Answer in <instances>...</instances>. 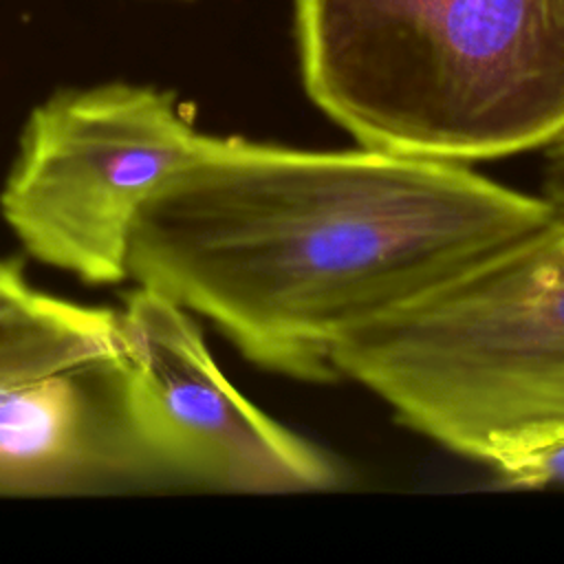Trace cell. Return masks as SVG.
<instances>
[{"label": "cell", "mask_w": 564, "mask_h": 564, "mask_svg": "<svg viewBox=\"0 0 564 564\" xmlns=\"http://www.w3.org/2000/svg\"><path fill=\"white\" fill-rule=\"evenodd\" d=\"M544 152V196L564 212V137Z\"/></svg>", "instance_id": "cell-8"}, {"label": "cell", "mask_w": 564, "mask_h": 564, "mask_svg": "<svg viewBox=\"0 0 564 564\" xmlns=\"http://www.w3.org/2000/svg\"><path fill=\"white\" fill-rule=\"evenodd\" d=\"M117 308L33 291L0 313V494L159 474L121 401Z\"/></svg>", "instance_id": "cell-6"}, {"label": "cell", "mask_w": 564, "mask_h": 564, "mask_svg": "<svg viewBox=\"0 0 564 564\" xmlns=\"http://www.w3.org/2000/svg\"><path fill=\"white\" fill-rule=\"evenodd\" d=\"M35 289L29 286L22 267L13 260L0 258V313L26 300Z\"/></svg>", "instance_id": "cell-9"}, {"label": "cell", "mask_w": 564, "mask_h": 564, "mask_svg": "<svg viewBox=\"0 0 564 564\" xmlns=\"http://www.w3.org/2000/svg\"><path fill=\"white\" fill-rule=\"evenodd\" d=\"M128 427L159 474L227 491L337 489L348 471L245 399L216 366L192 313L134 286L117 308Z\"/></svg>", "instance_id": "cell-5"}, {"label": "cell", "mask_w": 564, "mask_h": 564, "mask_svg": "<svg viewBox=\"0 0 564 564\" xmlns=\"http://www.w3.org/2000/svg\"><path fill=\"white\" fill-rule=\"evenodd\" d=\"M507 487L564 485V430L505 449L485 463Z\"/></svg>", "instance_id": "cell-7"}, {"label": "cell", "mask_w": 564, "mask_h": 564, "mask_svg": "<svg viewBox=\"0 0 564 564\" xmlns=\"http://www.w3.org/2000/svg\"><path fill=\"white\" fill-rule=\"evenodd\" d=\"M311 101L359 145L476 165L564 137V0H293Z\"/></svg>", "instance_id": "cell-2"}, {"label": "cell", "mask_w": 564, "mask_h": 564, "mask_svg": "<svg viewBox=\"0 0 564 564\" xmlns=\"http://www.w3.org/2000/svg\"><path fill=\"white\" fill-rule=\"evenodd\" d=\"M399 423L487 463L564 430V212L333 352Z\"/></svg>", "instance_id": "cell-3"}, {"label": "cell", "mask_w": 564, "mask_h": 564, "mask_svg": "<svg viewBox=\"0 0 564 564\" xmlns=\"http://www.w3.org/2000/svg\"><path fill=\"white\" fill-rule=\"evenodd\" d=\"M557 214L465 163L212 137L139 212L128 278L209 319L249 361L326 383L352 330Z\"/></svg>", "instance_id": "cell-1"}, {"label": "cell", "mask_w": 564, "mask_h": 564, "mask_svg": "<svg viewBox=\"0 0 564 564\" xmlns=\"http://www.w3.org/2000/svg\"><path fill=\"white\" fill-rule=\"evenodd\" d=\"M212 137L167 90L123 82L59 90L22 128L2 218L35 260L86 284L123 282L139 212Z\"/></svg>", "instance_id": "cell-4"}]
</instances>
